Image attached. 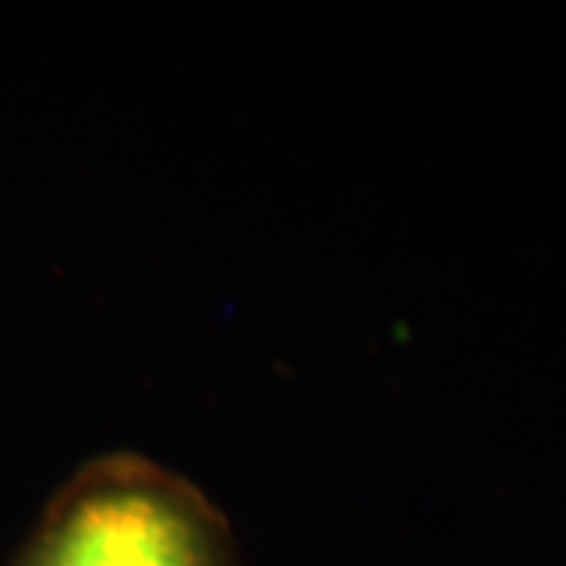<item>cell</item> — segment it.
I'll list each match as a JSON object with an SVG mask.
<instances>
[{"mask_svg": "<svg viewBox=\"0 0 566 566\" xmlns=\"http://www.w3.org/2000/svg\"><path fill=\"white\" fill-rule=\"evenodd\" d=\"M13 566H240L230 526L192 482L104 453L54 494Z\"/></svg>", "mask_w": 566, "mask_h": 566, "instance_id": "obj_1", "label": "cell"}]
</instances>
